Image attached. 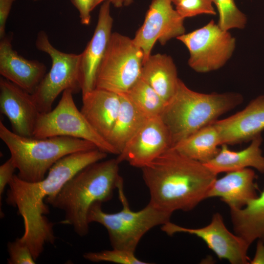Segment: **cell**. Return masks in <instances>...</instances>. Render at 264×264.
I'll return each instance as SVG.
<instances>
[{
  "mask_svg": "<svg viewBox=\"0 0 264 264\" xmlns=\"http://www.w3.org/2000/svg\"><path fill=\"white\" fill-rule=\"evenodd\" d=\"M108 154L98 149L77 152L57 161L42 180L28 182L14 174L8 185L7 203L16 207L23 219L24 232L20 238L36 261L46 243L56 240L53 226L45 215L49 208L45 199L56 194L75 175L87 166L105 159Z\"/></svg>",
  "mask_w": 264,
  "mask_h": 264,
  "instance_id": "1",
  "label": "cell"
},
{
  "mask_svg": "<svg viewBox=\"0 0 264 264\" xmlns=\"http://www.w3.org/2000/svg\"><path fill=\"white\" fill-rule=\"evenodd\" d=\"M141 170L149 202L172 215L177 210L190 211L207 198L217 176L171 148Z\"/></svg>",
  "mask_w": 264,
  "mask_h": 264,
  "instance_id": "2",
  "label": "cell"
},
{
  "mask_svg": "<svg viewBox=\"0 0 264 264\" xmlns=\"http://www.w3.org/2000/svg\"><path fill=\"white\" fill-rule=\"evenodd\" d=\"M120 162L116 158L90 164L68 180L55 195L45 199L46 203L64 212L61 223L73 227L80 237L88 235V214L96 202L110 200L113 191L123 180L119 174Z\"/></svg>",
  "mask_w": 264,
  "mask_h": 264,
  "instance_id": "3",
  "label": "cell"
},
{
  "mask_svg": "<svg viewBox=\"0 0 264 264\" xmlns=\"http://www.w3.org/2000/svg\"><path fill=\"white\" fill-rule=\"evenodd\" d=\"M243 101L237 92L203 93L179 79L176 91L160 115L170 135L171 147Z\"/></svg>",
  "mask_w": 264,
  "mask_h": 264,
  "instance_id": "4",
  "label": "cell"
},
{
  "mask_svg": "<svg viewBox=\"0 0 264 264\" xmlns=\"http://www.w3.org/2000/svg\"><path fill=\"white\" fill-rule=\"evenodd\" d=\"M0 138L9 150L21 179L37 182L43 179L59 159L68 154L97 149L92 143L66 136L38 138L25 137L10 131L0 121Z\"/></svg>",
  "mask_w": 264,
  "mask_h": 264,
  "instance_id": "5",
  "label": "cell"
},
{
  "mask_svg": "<svg viewBox=\"0 0 264 264\" xmlns=\"http://www.w3.org/2000/svg\"><path fill=\"white\" fill-rule=\"evenodd\" d=\"M122 209L114 213L103 211L100 202L90 207L88 220L99 223L107 229L112 248L135 252L142 237L151 229L170 221L172 215L151 203L143 209L134 211L130 208L124 192L123 180L117 188Z\"/></svg>",
  "mask_w": 264,
  "mask_h": 264,
  "instance_id": "6",
  "label": "cell"
},
{
  "mask_svg": "<svg viewBox=\"0 0 264 264\" xmlns=\"http://www.w3.org/2000/svg\"><path fill=\"white\" fill-rule=\"evenodd\" d=\"M144 53L132 39L112 33L97 71L95 88L125 93L140 78Z\"/></svg>",
  "mask_w": 264,
  "mask_h": 264,
  "instance_id": "7",
  "label": "cell"
},
{
  "mask_svg": "<svg viewBox=\"0 0 264 264\" xmlns=\"http://www.w3.org/2000/svg\"><path fill=\"white\" fill-rule=\"evenodd\" d=\"M35 45L38 50L46 53L51 59V66L35 91L32 94L40 113L52 110L59 94L66 89L73 93L81 90L80 83V53L62 52L53 46L45 31L37 34Z\"/></svg>",
  "mask_w": 264,
  "mask_h": 264,
  "instance_id": "8",
  "label": "cell"
},
{
  "mask_svg": "<svg viewBox=\"0 0 264 264\" xmlns=\"http://www.w3.org/2000/svg\"><path fill=\"white\" fill-rule=\"evenodd\" d=\"M73 92H62L56 107L45 113H40L33 137L41 138L66 136L88 141L97 149L107 154H118L116 150L99 134L76 107Z\"/></svg>",
  "mask_w": 264,
  "mask_h": 264,
  "instance_id": "9",
  "label": "cell"
},
{
  "mask_svg": "<svg viewBox=\"0 0 264 264\" xmlns=\"http://www.w3.org/2000/svg\"><path fill=\"white\" fill-rule=\"evenodd\" d=\"M189 52L188 63L194 70L206 73L222 67L236 47L235 38L213 20L201 28L178 37Z\"/></svg>",
  "mask_w": 264,
  "mask_h": 264,
  "instance_id": "10",
  "label": "cell"
},
{
  "mask_svg": "<svg viewBox=\"0 0 264 264\" xmlns=\"http://www.w3.org/2000/svg\"><path fill=\"white\" fill-rule=\"evenodd\" d=\"M161 229L169 236L177 233L195 235L201 239L220 259L227 260L231 264H250L247 255L250 245L228 230L219 213L214 214L209 224L203 227L186 228L169 221L161 225Z\"/></svg>",
  "mask_w": 264,
  "mask_h": 264,
  "instance_id": "11",
  "label": "cell"
},
{
  "mask_svg": "<svg viewBox=\"0 0 264 264\" xmlns=\"http://www.w3.org/2000/svg\"><path fill=\"white\" fill-rule=\"evenodd\" d=\"M184 20L173 8L171 0H152L143 23L132 39L144 53V62L151 55L156 42L165 45L185 33Z\"/></svg>",
  "mask_w": 264,
  "mask_h": 264,
  "instance_id": "12",
  "label": "cell"
},
{
  "mask_svg": "<svg viewBox=\"0 0 264 264\" xmlns=\"http://www.w3.org/2000/svg\"><path fill=\"white\" fill-rule=\"evenodd\" d=\"M171 147L169 132L160 116L149 118L118 155L120 163L142 168Z\"/></svg>",
  "mask_w": 264,
  "mask_h": 264,
  "instance_id": "13",
  "label": "cell"
},
{
  "mask_svg": "<svg viewBox=\"0 0 264 264\" xmlns=\"http://www.w3.org/2000/svg\"><path fill=\"white\" fill-rule=\"evenodd\" d=\"M0 111L8 119L14 132L33 137L40 112L32 94L2 77L0 78Z\"/></svg>",
  "mask_w": 264,
  "mask_h": 264,
  "instance_id": "14",
  "label": "cell"
},
{
  "mask_svg": "<svg viewBox=\"0 0 264 264\" xmlns=\"http://www.w3.org/2000/svg\"><path fill=\"white\" fill-rule=\"evenodd\" d=\"M110 5L108 0L101 5L93 35L80 53V83L82 94L95 88L97 71L112 34L113 19L110 13Z\"/></svg>",
  "mask_w": 264,
  "mask_h": 264,
  "instance_id": "15",
  "label": "cell"
},
{
  "mask_svg": "<svg viewBox=\"0 0 264 264\" xmlns=\"http://www.w3.org/2000/svg\"><path fill=\"white\" fill-rule=\"evenodd\" d=\"M213 123L219 132L221 145L251 141L264 130V95L252 100L241 111Z\"/></svg>",
  "mask_w": 264,
  "mask_h": 264,
  "instance_id": "16",
  "label": "cell"
},
{
  "mask_svg": "<svg viewBox=\"0 0 264 264\" xmlns=\"http://www.w3.org/2000/svg\"><path fill=\"white\" fill-rule=\"evenodd\" d=\"M12 36L0 41V74L27 92L33 94L46 73L45 65L21 56L12 46Z\"/></svg>",
  "mask_w": 264,
  "mask_h": 264,
  "instance_id": "17",
  "label": "cell"
},
{
  "mask_svg": "<svg viewBox=\"0 0 264 264\" xmlns=\"http://www.w3.org/2000/svg\"><path fill=\"white\" fill-rule=\"evenodd\" d=\"M121 101L119 94L94 88L82 94L80 110L94 130L106 139L117 117Z\"/></svg>",
  "mask_w": 264,
  "mask_h": 264,
  "instance_id": "18",
  "label": "cell"
},
{
  "mask_svg": "<svg viewBox=\"0 0 264 264\" xmlns=\"http://www.w3.org/2000/svg\"><path fill=\"white\" fill-rule=\"evenodd\" d=\"M254 171L247 168L226 173L216 179L207 195V198L219 197L229 208H241L258 197Z\"/></svg>",
  "mask_w": 264,
  "mask_h": 264,
  "instance_id": "19",
  "label": "cell"
},
{
  "mask_svg": "<svg viewBox=\"0 0 264 264\" xmlns=\"http://www.w3.org/2000/svg\"><path fill=\"white\" fill-rule=\"evenodd\" d=\"M262 142L260 135L253 139L247 147L240 151H232L227 144H222L218 154L203 164L216 175L249 167L264 173V156L260 148Z\"/></svg>",
  "mask_w": 264,
  "mask_h": 264,
  "instance_id": "20",
  "label": "cell"
},
{
  "mask_svg": "<svg viewBox=\"0 0 264 264\" xmlns=\"http://www.w3.org/2000/svg\"><path fill=\"white\" fill-rule=\"evenodd\" d=\"M140 77L168 102L174 95L179 78L172 57L165 54L151 55L142 66Z\"/></svg>",
  "mask_w": 264,
  "mask_h": 264,
  "instance_id": "21",
  "label": "cell"
},
{
  "mask_svg": "<svg viewBox=\"0 0 264 264\" xmlns=\"http://www.w3.org/2000/svg\"><path fill=\"white\" fill-rule=\"evenodd\" d=\"M230 211L235 234L249 245L256 240L264 242V189L243 207Z\"/></svg>",
  "mask_w": 264,
  "mask_h": 264,
  "instance_id": "22",
  "label": "cell"
},
{
  "mask_svg": "<svg viewBox=\"0 0 264 264\" xmlns=\"http://www.w3.org/2000/svg\"><path fill=\"white\" fill-rule=\"evenodd\" d=\"M119 95L121 101L119 113L106 138L116 150L118 154L150 118L138 109L125 93Z\"/></svg>",
  "mask_w": 264,
  "mask_h": 264,
  "instance_id": "23",
  "label": "cell"
},
{
  "mask_svg": "<svg viewBox=\"0 0 264 264\" xmlns=\"http://www.w3.org/2000/svg\"><path fill=\"white\" fill-rule=\"evenodd\" d=\"M220 145H221L220 134L213 122L171 148L190 158L204 163L218 154Z\"/></svg>",
  "mask_w": 264,
  "mask_h": 264,
  "instance_id": "24",
  "label": "cell"
},
{
  "mask_svg": "<svg viewBox=\"0 0 264 264\" xmlns=\"http://www.w3.org/2000/svg\"><path fill=\"white\" fill-rule=\"evenodd\" d=\"M125 94L149 118L160 116L166 104L161 96L141 77Z\"/></svg>",
  "mask_w": 264,
  "mask_h": 264,
  "instance_id": "25",
  "label": "cell"
},
{
  "mask_svg": "<svg viewBox=\"0 0 264 264\" xmlns=\"http://www.w3.org/2000/svg\"><path fill=\"white\" fill-rule=\"evenodd\" d=\"M219 13L218 24L223 30L243 29L247 19L237 6L234 0H212Z\"/></svg>",
  "mask_w": 264,
  "mask_h": 264,
  "instance_id": "26",
  "label": "cell"
},
{
  "mask_svg": "<svg viewBox=\"0 0 264 264\" xmlns=\"http://www.w3.org/2000/svg\"><path fill=\"white\" fill-rule=\"evenodd\" d=\"M85 259L91 262H110L118 264H148L138 259L135 252L113 248L99 252H89L83 254Z\"/></svg>",
  "mask_w": 264,
  "mask_h": 264,
  "instance_id": "27",
  "label": "cell"
},
{
  "mask_svg": "<svg viewBox=\"0 0 264 264\" xmlns=\"http://www.w3.org/2000/svg\"><path fill=\"white\" fill-rule=\"evenodd\" d=\"M213 4L212 0H181L176 9L184 19L201 14L216 15Z\"/></svg>",
  "mask_w": 264,
  "mask_h": 264,
  "instance_id": "28",
  "label": "cell"
},
{
  "mask_svg": "<svg viewBox=\"0 0 264 264\" xmlns=\"http://www.w3.org/2000/svg\"><path fill=\"white\" fill-rule=\"evenodd\" d=\"M9 264H34V260L27 245L18 238L7 244Z\"/></svg>",
  "mask_w": 264,
  "mask_h": 264,
  "instance_id": "29",
  "label": "cell"
},
{
  "mask_svg": "<svg viewBox=\"0 0 264 264\" xmlns=\"http://www.w3.org/2000/svg\"><path fill=\"white\" fill-rule=\"evenodd\" d=\"M16 169H17L16 166L11 157L0 166V207L1 205V197L4 193L5 188L13 176Z\"/></svg>",
  "mask_w": 264,
  "mask_h": 264,
  "instance_id": "30",
  "label": "cell"
},
{
  "mask_svg": "<svg viewBox=\"0 0 264 264\" xmlns=\"http://www.w3.org/2000/svg\"><path fill=\"white\" fill-rule=\"evenodd\" d=\"M79 13L80 22L88 25L90 22V12L93 9V0H70Z\"/></svg>",
  "mask_w": 264,
  "mask_h": 264,
  "instance_id": "31",
  "label": "cell"
},
{
  "mask_svg": "<svg viewBox=\"0 0 264 264\" xmlns=\"http://www.w3.org/2000/svg\"><path fill=\"white\" fill-rule=\"evenodd\" d=\"M15 0H0V38L6 35V23Z\"/></svg>",
  "mask_w": 264,
  "mask_h": 264,
  "instance_id": "32",
  "label": "cell"
},
{
  "mask_svg": "<svg viewBox=\"0 0 264 264\" xmlns=\"http://www.w3.org/2000/svg\"><path fill=\"white\" fill-rule=\"evenodd\" d=\"M250 264H264V242L258 240L255 255L250 260Z\"/></svg>",
  "mask_w": 264,
  "mask_h": 264,
  "instance_id": "33",
  "label": "cell"
},
{
  "mask_svg": "<svg viewBox=\"0 0 264 264\" xmlns=\"http://www.w3.org/2000/svg\"><path fill=\"white\" fill-rule=\"evenodd\" d=\"M108 0L112 3L114 7H120L124 5L125 0H93V9L101 2Z\"/></svg>",
  "mask_w": 264,
  "mask_h": 264,
  "instance_id": "34",
  "label": "cell"
},
{
  "mask_svg": "<svg viewBox=\"0 0 264 264\" xmlns=\"http://www.w3.org/2000/svg\"><path fill=\"white\" fill-rule=\"evenodd\" d=\"M133 1V0H125L124 2V5L129 6L130 5Z\"/></svg>",
  "mask_w": 264,
  "mask_h": 264,
  "instance_id": "35",
  "label": "cell"
},
{
  "mask_svg": "<svg viewBox=\"0 0 264 264\" xmlns=\"http://www.w3.org/2000/svg\"><path fill=\"white\" fill-rule=\"evenodd\" d=\"M173 3L176 5L181 0H171Z\"/></svg>",
  "mask_w": 264,
  "mask_h": 264,
  "instance_id": "36",
  "label": "cell"
},
{
  "mask_svg": "<svg viewBox=\"0 0 264 264\" xmlns=\"http://www.w3.org/2000/svg\"><path fill=\"white\" fill-rule=\"evenodd\" d=\"M34 0V1H37V0Z\"/></svg>",
  "mask_w": 264,
  "mask_h": 264,
  "instance_id": "37",
  "label": "cell"
}]
</instances>
